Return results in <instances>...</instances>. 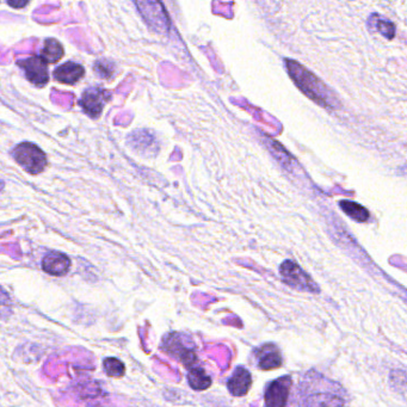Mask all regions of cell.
<instances>
[{"mask_svg":"<svg viewBox=\"0 0 407 407\" xmlns=\"http://www.w3.org/2000/svg\"><path fill=\"white\" fill-rule=\"evenodd\" d=\"M252 386V375L244 367L235 369L230 380L227 381V388L233 396H244L250 391Z\"/></svg>","mask_w":407,"mask_h":407,"instance_id":"9","label":"cell"},{"mask_svg":"<svg viewBox=\"0 0 407 407\" xmlns=\"http://www.w3.org/2000/svg\"><path fill=\"white\" fill-rule=\"evenodd\" d=\"M257 358L258 367L261 370H273L282 365L281 353L273 344H266L258 350Z\"/></svg>","mask_w":407,"mask_h":407,"instance_id":"12","label":"cell"},{"mask_svg":"<svg viewBox=\"0 0 407 407\" xmlns=\"http://www.w3.org/2000/svg\"><path fill=\"white\" fill-rule=\"evenodd\" d=\"M8 5H11L13 8H24V6H27L28 1H24V3H13V1H8Z\"/></svg>","mask_w":407,"mask_h":407,"instance_id":"20","label":"cell"},{"mask_svg":"<svg viewBox=\"0 0 407 407\" xmlns=\"http://www.w3.org/2000/svg\"><path fill=\"white\" fill-rule=\"evenodd\" d=\"M12 155L15 158L16 162L31 175L42 172L48 164L45 152L34 143H20L13 148Z\"/></svg>","mask_w":407,"mask_h":407,"instance_id":"3","label":"cell"},{"mask_svg":"<svg viewBox=\"0 0 407 407\" xmlns=\"http://www.w3.org/2000/svg\"><path fill=\"white\" fill-rule=\"evenodd\" d=\"M85 69L76 62H66L54 71V78L62 84L73 85L84 77Z\"/></svg>","mask_w":407,"mask_h":407,"instance_id":"13","label":"cell"},{"mask_svg":"<svg viewBox=\"0 0 407 407\" xmlns=\"http://www.w3.org/2000/svg\"><path fill=\"white\" fill-rule=\"evenodd\" d=\"M163 350L183 363L187 368H192L197 363V356L194 350L189 349L182 341L181 334H170L163 341Z\"/></svg>","mask_w":407,"mask_h":407,"instance_id":"5","label":"cell"},{"mask_svg":"<svg viewBox=\"0 0 407 407\" xmlns=\"http://www.w3.org/2000/svg\"><path fill=\"white\" fill-rule=\"evenodd\" d=\"M107 96H108V93L102 88H88L83 93L79 104H81V109L90 117L97 119V117H100V114L103 112L104 105L107 104V100H108Z\"/></svg>","mask_w":407,"mask_h":407,"instance_id":"7","label":"cell"},{"mask_svg":"<svg viewBox=\"0 0 407 407\" xmlns=\"http://www.w3.org/2000/svg\"><path fill=\"white\" fill-rule=\"evenodd\" d=\"M377 31H380L386 39H393L396 35V27L392 22L384 20H377Z\"/></svg>","mask_w":407,"mask_h":407,"instance_id":"18","label":"cell"},{"mask_svg":"<svg viewBox=\"0 0 407 407\" xmlns=\"http://www.w3.org/2000/svg\"><path fill=\"white\" fill-rule=\"evenodd\" d=\"M64 57V48L61 43L55 39H48L43 46L41 59L47 64H55Z\"/></svg>","mask_w":407,"mask_h":407,"instance_id":"16","label":"cell"},{"mask_svg":"<svg viewBox=\"0 0 407 407\" xmlns=\"http://www.w3.org/2000/svg\"><path fill=\"white\" fill-rule=\"evenodd\" d=\"M280 275L282 281L290 288L313 294L320 292L313 278L296 261L290 259L283 261L280 266Z\"/></svg>","mask_w":407,"mask_h":407,"instance_id":"2","label":"cell"},{"mask_svg":"<svg viewBox=\"0 0 407 407\" xmlns=\"http://www.w3.org/2000/svg\"><path fill=\"white\" fill-rule=\"evenodd\" d=\"M18 66L23 69L28 81L37 86H45L49 81V73L47 62L37 57H30L18 61Z\"/></svg>","mask_w":407,"mask_h":407,"instance_id":"6","label":"cell"},{"mask_svg":"<svg viewBox=\"0 0 407 407\" xmlns=\"http://www.w3.org/2000/svg\"><path fill=\"white\" fill-rule=\"evenodd\" d=\"M138 6L151 27L162 33L167 31L170 24L169 18L160 3H140Z\"/></svg>","mask_w":407,"mask_h":407,"instance_id":"8","label":"cell"},{"mask_svg":"<svg viewBox=\"0 0 407 407\" xmlns=\"http://www.w3.org/2000/svg\"><path fill=\"white\" fill-rule=\"evenodd\" d=\"M71 268V259L61 252H49L42 259V269L52 276H64Z\"/></svg>","mask_w":407,"mask_h":407,"instance_id":"10","label":"cell"},{"mask_svg":"<svg viewBox=\"0 0 407 407\" xmlns=\"http://www.w3.org/2000/svg\"><path fill=\"white\" fill-rule=\"evenodd\" d=\"M188 382L194 391H206L211 386L209 375H207L204 368H200L197 365L189 369Z\"/></svg>","mask_w":407,"mask_h":407,"instance_id":"14","label":"cell"},{"mask_svg":"<svg viewBox=\"0 0 407 407\" xmlns=\"http://www.w3.org/2000/svg\"><path fill=\"white\" fill-rule=\"evenodd\" d=\"M307 407H344V400L338 393L322 391L308 394L305 400Z\"/></svg>","mask_w":407,"mask_h":407,"instance_id":"11","label":"cell"},{"mask_svg":"<svg viewBox=\"0 0 407 407\" xmlns=\"http://www.w3.org/2000/svg\"><path fill=\"white\" fill-rule=\"evenodd\" d=\"M339 207L342 208L346 216H350L351 219L358 221V223H367L369 216H370L367 208L363 207L362 204H358V202H353V201H341Z\"/></svg>","mask_w":407,"mask_h":407,"instance_id":"15","label":"cell"},{"mask_svg":"<svg viewBox=\"0 0 407 407\" xmlns=\"http://www.w3.org/2000/svg\"><path fill=\"white\" fill-rule=\"evenodd\" d=\"M11 313V299L4 289L0 287V317H8Z\"/></svg>","mask_w":407,"mask_h":407,"instance_id":"19","label":"cell"},{"mask_svg":"<svg viewBox=\"0 0 407 407\" xmlns=\"http://www.w3.org/2000/svg\"><path fill=\"white\" fill-rule=\"evenodd\" d=\"M285 65L293 81L308 98H311L324 108L331 109L336 107V100L331 96L329 88L319 78L312 73L311 71H308L305 66L294 60H285Z\"/></svg>","mask_w":407,"mask_h":407,"instance_id":"1","label":"cell"},{"mask_svg":"<svg viewBox=\"0 0 407 407\" xmlns=\"http://www.w3.org/2000/svg\"><path fill=\"white\" fill-rule=\"evenodd\" d=\"M292 386L293 380L290 377H282L273 381L265 391V406L287 407Z\"/></svg>","mask_w":407,"mask_h":407,"instance_id":"4","label":"cell"},{"mask_svg":"<svg viewBox=\"0 0 407 407\" xmlns=\"http://www.w3.org/2000/svg\"><path fill=\"white\" fill-rule=\"evenodd\" d=\"M104 372L110 377H122L126 373V367L122 362L115 358H109L104 360Z\"/></svg>","mask_w":407,"mask_h":407,"instance_id":"17","label":"cell"}]
</instances>
